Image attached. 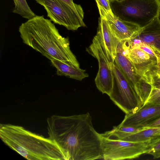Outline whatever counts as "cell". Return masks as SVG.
Instances as JSON below:
<instances>
[{
	"label": "cell",
	"mask_w": 160,
	"mask_h": 160,
	"mask_svg": "<svg viewBox=\"0 0 160 160\" xmlns=\"http://www.w3.org/2000/svg\"><path fill=\"white\" fill-rule=\"evenodd\" d=\"M110 65L113 79L110 98L126 114L135 112L143 105L142 100L115 62Z\"/></svg>",
	"instance_id": "cell-5"
},
{
	"label": "cell",
	"mask_w": 160,
	"mask_h": 160,
	"mask_svg": "<svg viewBox=\"0 0 160 160\" xmlns=\"http://www.w3.org/2000/svg\"><path fill=\"white\" fill-rule=\"evenodd\" d=\"M150 46L157 58V75L160 77V51L153 46Z\"/></svg>",
	"instance_id": "cell-23"
},
{
	"label": "cell",
	"mask_w": 160,
	"mask_h": 160,
	"mask_svg": "<svg viewBox=\"0 0 160 160\" xmlns=\"http://www.w3.org/2000/svg\"><path fill=\"white\" fill-rule=\"evenodd\" d=\"M147 154L152 156L154 159L160 158V137L155 140Z\"/></svg>",
	"instance_id": "cell-20"
},
{
	"label": "cell",
	"mask_w": 160,
	"mask_h": 160,
	"mask_svg": "<svg viewBox=\"0 0 160 160\" xmlns=\"http://www.w3.org/2000/svg\"><path fill=\"white\" fill-rule=\"evenodd\" d=\"M113 13L142 28L159 17L160 0H110Z\"/></svg>",
	"instance_id": "cell-4"
},
{
	"label": "cell",
	"mask_w": 160,
	"mask_h": 160,
	"mask_svg": "<svg viewBox=\"0 0 160 160\" xmlns=\"http://www.w3.org/2000/svg\"><path fill=\"white\" fill-rule=\"evenodd\" d=\"M95 1L96 3H98L110 13L112 14H114L112 12L109 0H95Z\"/></svg>",
	"instance_id": "cell-22"
},
{
	"label": "cell",
	"mask_w": 160,
	"mask_h": 160,
	"mask_svg": "<svg viewBox=\"0 0 160 160\" xmlns=\"http://www.w3.org/2000/svg\"><path fill=\"white\" fill-rule=\"evenodd\" d=\"M128 46L142 42L153 46L160 51V19L156 18L150 23L142 28L132 39L126 41Z\"/></svg>",
	"instance_id": "cell-11"
},
{
	"label": "cell",
	"mask_w": 160,
	"mask_h": 160,
	"mask_svg": "<svg viewBox=\"0 0 160 160\" xmlns=\"http://www.w3.org/2000/svg\"><path fill=\"white\" fill-rule=\"evenodd\" d=\"M48 138L62 152L65 160L103 159L100 134L94 128L90 114L48 118Z\"/></svg>",
	"instance_id": "cell-1"
},
{
	"label": "cell",
	"mask_w": 160,
	"mask_h": 160,
	"mask_svg": "<svg viewBox=\"0 0 160 160\" xmlns=\"http://www.w3.org/2000/svg\"><path fill=\"white\" fill-rule=\"evenodd\" d=\"M144 104H145L147 106L151 121L150 122L160 118V105L147 102Z\"/></svg>",
	"instance_id": "cell-19"
},
{
	"label": "cell",
	"mask_w": 160,
	"mask_h": 160,
	"mask_svg": "<svg viewBox=\"0 0 160 160\" xmlns=\"http://www.w3.org/2000/svg\"><path fill=\"white\" fill-rule=\"evenodd\" d=\"M100 17L108 23L112 32L119 41L132 38L142 28L132 22L112 14L97 3Z\"/></svg>",
	"instance_id": "cell-10"
},
{
	"label": "cell",
	"mask_w": 160,
	"mask_h": 160,
	"mask_svg": "<svg viewBox=\"0 0 160 160\" xmlns=\"http://www.w3.org/2000/svg\"><path fill=\"white\" fill-rule=\"evenodd\" d=\"M96 35L105 49L111 61L113 62L120 41L112 32L107 21L101 17L99 18Z\"/></svg>",
	"instance_id": "cell-12"
},
{
	"label": "cell",
	"mask_w": 160,
	"mask_h": 160,
	"mask_svg": "<svg viewBox=\"0 0 160 160\" xmlns=\"http://www.w3.org/2000/svg\"><path fill=\"white\" fill-rule=\"evenodd\" d=\"M0 137L12 149L30 160H64L57 145L48 138L10 124H1Z\"/></svg>",
	"instance_id": "cell-3"
},
{
	"label": "cell",
	"mask_w": 160,
	"mask_h": 160,
	"mask_svg": "<svg viewBox=\"0 0 160 160\" xmlns=\"http://www.w3.org/2000/svg\"><path fill=\"white\" fill-rule=\"evenodd\" d=\"M14 7L13 12L18 14L22 18L29 19L36 15L31 10L26 0H13Z\"/></svg>",
	"instance_id": "cell-18"
},
{
	"label": "cell",
	"mask_w": 160,
	"mask_h": 160,
	"mask_svg": "<svg viewBox=\"0 0 160 160\" xmlns=\"http://www.w3.org/2000/svg\"><path fill=\"white\" fill-rule=\"evenodd\" d=\"M134 88L144 105L151 92L152 85L140 77L134 86Z\"/></svg>",
	"instance_id": "cell-17"
},
{
	"label": "cell",
	"mask_w": 160,
	"mask_h": 160,
	"mask_svg": "<svg viewBox=\"0 0 160 160\" xmlns=\"http://www.w3.org/2000/svg\"><path fill=\"white\" fill-rule=\"evenodd\" d=\"M160 137V127L144 128L139 131L120 140L129 142H143L156 139Z\"/></svg>",
	"instance_id": "cell-16"
},
{
	"label": "cell",
	"mask_w": 160,
	"mask_h": 160,
	"mask_svg": "<svg viewBox=\"0 0 160 160\" xmlns=\"http://www.w3.org/2000/svg\"><path fill=\"white\" fill-rule=\"evenodd\" d=\"M89 53L97 59L99 69L95 82L98 89L109 96L112 87L113 79L110 65L111 62L105 49L95 35L90 46L86 49Z\"/></svg>",
	"instance_id": "cell-9"
},
{
	"label": "cell",
	"mask_w": 160,
	"mask_h": 160,
	"mask_svg": "<svg viewBox=\"0 0 160 160\" xmlns=\"http://www.w3.org/2000/svg\"><path fill=\"white\" fill-rule=\"evenodd\" d=\"M146 102L160 105V90L152 88L150 95Z\"/></svg>",
	"instance_id": "cell-21"
},
{
	"label": "cell",
	"mask_w": 160,
	"mask_h": 160,
	"mask_svg": "<svg viewBox=\"0 0 160 160\" xmlns=\"http://www.w3.org/2000/svg\"><path fill=\"white\" fill-rule=\"evenodd\" d=\"M160 127V118L151 122L144 128Z\"/></svg>",
	"instance_id": "cell-25"
},
{
	"label": "cell",
	"mask_w": 160,
	"mask_h": 160,
	"mask_svg": "<svg viewBox=\"0 0 160 160\" xmlns=\"http://www.w3.org/2000/svg\"><path fill=\"white\" fill-rule=\"evenodd\" d=\"M159 18H160V15H159Z\"/></svg>",
	"instance_id": "cell-26"
},
{
	"label": "cell",
	"mask_w": 160,
	"mask_h": 160,
	"mask_svg": "<svg viewBox=\"0 0 160 160\" xmlns=\"http://www.w3.org/2000/svg\"><path fill=\"white\" fill-rule=\"evenodd\" d=\"M109 0V1L110 0Z\"/></svg>",
	"instance_id": "cell-27"
},
{
	"label": "cell",
	"mask_w": 160,
	"mask_h": 160,
	"mask_svg": "<svg viewBox=\"0 0 160 160\" xmlns=\"http://www.w3.org/2000/svg\"><path fill=\"white\" fill-rule=\"evenodd\" d=\"M147 106L144 104L135 112L126 114L119 127L144 128L151 122Z\"/></svg>",
	"instance_id": "cell-14"
},
{
	"label": "cell",
	"mask_w": 160,
	"mask_h": 160,
	"mask_svg": "<svg viewBox=\"0 0 160 160\" xmlns=\"http://www.w3.org/2000/svg\"><path fill=\"white\" fill-rule=\"evenodd\" d=\"M51 21L43 16L36 15L22 23L19 32L22 42L49 59L69 62L80 67L70 49L68 38L62 36Z\"/></svg>",
	"instance_id": "cell-2"
},
{
	"label": "cell",
	"mask_w": 160,
	"mask_h": 160,
	"mask_svg": "<svg viewBox=\"0 0 160 160\" xmlns=\"http://www.w3.org/2000/svg\"><path fill=\"white\" fill-rule=\"evenodd\" d=\"M125 53L139 76L151 85L157 75L156 57L151 47L142 42L132 45Z\"/></svg>",
	"instance_id": "cell-8"
},
{
	"label": "cell",
	"mask_w": 160,
	"mask_h": 160,
	"mask_svg": "<svg viewBox=\"0 0 160 160\" xmlns=\"http://www.w3.org/2000/svg\"><path fill=\"white\" fill-rule=\"evenodd\" d=\"M114 61L122 74L134 88L140 77L136 73L131 62L126 56L117 49Z\"/></svg>",
	"instance_id": "cell-15"
},
{
	"label": "cell",
	"mask_w": 160,
	"mask_h": 160,
	"mask_svg": "<svg viewBox=\"0 0 160 160\" xmlns=\"http://www.w3.org/2000/svg\"><path fill=\"white\" fill-rule=\"evenodd\" d=\"M34 0L44 8L48 17L54 23L72 31L86 27L83 10L74 8L61 0Z\"/></svg>",
	"instance_id": "cell-7"
},
{
	"label": "cell",
	"mask_w": 160,
	"mask_h": 160,
	"mask_svg": "<svg viewBox=\"0 0 160 160\" xmlns=\"http://www.w3.org/2000/svg\"><path fill=\"white\" fill-rule=\"evenodd\" d=\"M103 159L120 160L133 159L147 154L155 139L143 142L127 141L100 134Z\"/></svg>",
	"instance_id": "cell-6"
},
{
	"label": "cell",
	"mask_w": 160,
	"mask_h": 160,
	"mask_svg": "<svg viewBox=\"0 0 160 160\" xmlns=\"http://www.w3.org/2000/svg\"><path fill=\"white\" fill-rule=\"evenodd\" d=\"M49 60L56 69L57 73L58 75L65 76L79 81L88 77L85 70L71 63L54 59Z\"/></svg>",
	"instance_id": "cell-13"
},
{
	"label": "cell",
	"mask_w": 160,
	"mask_h": 160,
	"mask_svg": "<svg viewBox=\"0 0 160 160\" xmlns=\"http://www.w3.org/2000/svg\"><path fill=\"white\" fill-rule=\"evenodd\" d=\"M65 3L71 6L72 7L78 10H83L80 5L74 3L73 0H61Z\"/></svg>",
	"instance_id": "cell-24"
}]
</instances>
